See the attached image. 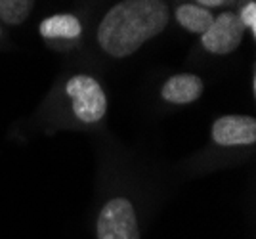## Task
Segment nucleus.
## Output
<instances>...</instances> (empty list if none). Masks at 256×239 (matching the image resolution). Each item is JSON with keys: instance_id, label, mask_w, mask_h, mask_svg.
Returning a JSON list of instances; mask_svg holds the SVG:
<instances>
[{"instance_id": "obj_1", "label": "nucleus", "mask_w": 256, "mask_h": 239, "mask_svg": "<svg viewBox=\"0 0 256 239\" xmlns=\"http://www.w3.org/2000/svg\"><path fill=\"white\" fill-rule=\"evenodd\" d=\"M168 25L162 0H122L106 14L98 29V42L113 58L134 54Z\"/></svg>"}, {"instance_id": "obj_2", "label": "nucleus", "mask_w": 256, "mask_h": 239, "mask_svg": "<svg viewBox=\"0 0 256 239\" xmlns=\"http://www.w3.org/2000/svg\"><path fill=\"white\" fill-rule=\"evenodd\" d=\"M65 92L73 100V111L82 122H98L107 111V98L96 78L75 75L69 78Z\"/></svg>"}, {"instance_id": "obj_3", "label": "nucleus", "mask_w": 256, "mask_h": 239, "mask_svg": "<svg viewBox=\"0 0 256 239\" xmlns=\"http://www.w3.org/2000/svg\"><path fill=\"white\" fill-rule=\"evenodd\" d=\"M98 239H140L138 218L124 197L111 199L98 216Z\"/></svg>"}, {"instance_id": "obj_4", "label": "nucleus", "mask_w": 256, "mask_h": 239, "mask_svg": "<svg viewBox=\"0 0 256 239\" xmlns=\"http://www.w3.org/2000/svg\"><path fill=\"white\" fill-rule=\"evenodd\" d=\"M243 33L245 25L241 23L239 16L235 12H222L212 22V25L201 34V42L208 52L226 56L232 54L241 44Z\"/></svg>"}, {"instance_id": "obj_5", "label": "nucleus", "mask_w": 256, "mask_h": 239, "mask_svg": "<svg viewBox=\"0 0 256 239\" xmlns=\"http://www.w3.org/2000/svg\"><path fill=\"white\" fill-rule=\"evenodd\" d=\"M212 140L218 146H250L256 142V120L246 115H226L214 120Z\"/></svg>"}, {"instance_id": "obj_6", "label": "nucleus", "mask_w": 256, "mask_h": 239, "mask_svg": "<svg viewBox=\"0 0 256 239\" xmlns=\"http://www.w3.org/2000/svg\"><path fill=\"white\" fill-rule=\"evenodd\" d=\"M203 94V80L197 75H174L162 86V98L168 104H192Z\"/></svg>"}, {"instance_id": "obj_7", "label": "nucleus", "mask_w": 256, "mask_h": 239, "mask_svg": "<svg viewBox=\"0 0 256 239\" xmlns=\"http://www.w3.org/2000/svg\"><path fill=\"white\" fill-rule=\"evenodd\" d=\"M80 22L71 14H58L40 23V34L44 38H78Z\"/></svg>"}, {"instance_id": "obj_8", "label": "nucleus", "mask_w": 256, "mask_h": 239, "mask_svg": "<svg viewBox=\"0 0 256 239\" xmlns=\"http://www.w3.org/2000/svg\"><path fill=\"white\" fill-rule=\"evenodd\" d=\"M176 20L184 29L192 31V33L203 34L210 25L214 18L208 10H204L201 6H193V4H184L176 10Z\"/></svg>"}, {"instance_id": "obj_9", "label": "nucleus", "mask_w": 256, "mask_h": 239, "mask_svg": "<svg viewBox=\"0 0 256 239\" xmlns=\"http://www.w3.org/2000/svg\"><path fill=\"white\" fill-rule=\"evenodd\" d=\"M34 0H0V20L8 25H20L31 14Z\"/></svg>"}, {"instance_id": "obj_10", "label": "nucleus", "mask_w": 256, "mask_h": 239, "mask_svg": "<svg viewBox=\"0 0 256 239\" xmlns=\"http://www.w3.org/2000/svg\"><path fill=\"white\" fill-rule=\"evenodd\" d=\"M237 16H239L241 23H243L245 27H248V29L252 31V34H256V2L254 0L246 2Z\"/></svg>"}, {"instance_id": "obj_11", "label": "nucleus", "mask_w": 256, "mask_h": 239, "mask_svg": "<svg viewBox=\"0 0 256 239\" xmlns=\"http://www.w3.org/2000/svg\"><path fill=\"white\" fill-rule=\"evenodd\" d=\"M201 6H208V8H216V6H222L226 2H230V0H197Z\"/></svg>"}]
</instances>
